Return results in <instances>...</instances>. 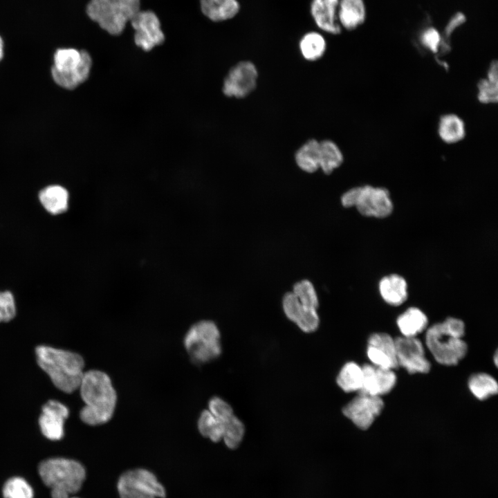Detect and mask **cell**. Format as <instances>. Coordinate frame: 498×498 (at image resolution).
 I'll use <instances>...</instances> for the list:
<instances>
[{
    "label": "cell",
    "mask_w": 498,
    "mask_h": 498,
    "mask_svg": "<svg viewBox=\"0 0 498 498\" xmlns=\"http://www.w3.org/2000/svg\"><path fill=\"white\" fill-rule=\"evenodd\" d=\"M78 389L85 404L80 411L83 423L96 426L111 419L116 407L117 394L105 372L94 369L84 371Z\"/></svg>",
    "instance_id": "1"
},
{
    "label": "cell",
    "mask_w": 498,
    "mask_h": 498,
    "mask_svg": "<svg viewBox=\"0 0 498 498\" xmlns=\"http://www.w3.org/2000/svg\"><path fill=\"white\" fill-rule=\"evenodd\" d=\"M35 351L38 365L55 387L67 394L78 389L84 373V360L79 353L47 345H39Z\"/></svg>",
    "instance_id": "2"
},
{
    "label": "cell",
    "mask_w": 498,
    "mask_h": 498,
    "mask_svg": "<svg viewBox=\"0 0 498 498\" xmlns=\"http://www.w3.org/2000/svg\"><path fill=\"white\" fill-rule=\"evenodd\" d=\"M464 334L463 322L455 317H448L427 329L426 345L439 363L456 365L468 351L467 344L462 339Z\"/></svg>",
    "instance_id": "3"
},
{
    "label": "cell",
    "mask_w": 498,
    "mask_h": 498,
    "mask_svg": "<svg viewBox=\"0 0 498 498\" xmlns=\"http://www.w3.org/2000/svg\"><path fill=\"white\" fill-rule=\"evenodd\" d=\"M38 472L44 483L50 488L52 498L70 497L80 490L86 477L80 462L61 457L42 461Z\"/></svg>",
    "instance_id": "4"
},
{
    "label": "cell",
    "mask_w": 498,
    "mask_h": 498,
    "mask_svg": "<svg viewBox=\"0 0 498 498\" xmlns=\"http://www.w3.org/2000/svg\"><path fill=\"white\" fill-rule=\"evenodd\" d=\"M53 59L52 77L61 87L73 90L88 80L93 59L86 50L59 48L55 51Z\"/></svg>",
    "instance_id": "5"
},
{
    "label": "cell",
    "mask_w": 498,
    "mask_h": 498,
    "mask_svg": "<svg viewBox=\"0 0 498 498\" xmlns=\"http://www.w3.org/2000/svg\"><path fill=\"white\" fill-rule=\"evenodd\" d=\"M140 10V0H91L86 6L89 18L113 35L122 33Z\"/></svg>",
    "instance_id": "6"
},
{
    "label": "cell",
    "mask_w": 498,
    "mask_h": 498,
    "mask_svg": "<svg viewBox=\"0 0 498 498\" xmlns=\"http://www.w3.org/2000/svg\"><path fill=\"white\" fill-rule=\"evenodd\" d=\"M183 344L190 360L198 365L215 360L221 353L220 331L210 320L199 321L191 326Z\"/></svg>",
    "instance_id": "7"
},
{
    "label": "cell",
    "mask_w": 498,
    "mask_h": 498,
    "mask_svg": "<svg viewBox=\"0 0 498 498\" xmlns=\"http://www.w3.org/2000/svg\"><path fill=\"white\" fill-rule=\"evenodd\" d=\"M345 208L355 206L363 216L383 219L393 211V203L389 191L384 187L363 185L351 188L341 197Z\"/></svg>",
    "instance_id": "8"
},
{
    "label": "cell",
    "mask_w": 498,
    "mask_h": 498,
    "mask_svg": "<svg viewBox=\"0 0 498 498\" xmlns=\"http://www.w3.org/2000/svg\"><path fill=\"white\" fill-rule=\"evenodd\" d=\"M120 498H163L165 490L156 476L145 469L123 473L118 482Z\"/></svg>",
    "instance_id": "9"
},
{
    "label": "cell",
    "mask_w": 498,
    "mask_h": 498,
    "mask_svg": "<svg viewBox=\"0 0 498 498\" xmlns=\"http://www.w3.org/2000/svg\"><path fill=\"white\" fill-rule=\"evenodd\" d=\"M257 78L258 71L252 62H239L230 69L225 77L222 92L228 98H245L256 88Z\"/></svg>",
    "instance_id": "10"
},
{
    "label": "cell",
    "mask_w": 498,
    "mask_h": 498,
    "mask_svg": "<svg viewBox=\"0 0 498 498\" xmlns=\"http://www.w3.org/2000/svg\"><path fill=\"white\" fill-rule=\"evenodd\" d=\"M130 22L135 30L134 42L142 50L149 51L164 42L160 22L154 12L139 10Z\"/></svg>",
    "instance_id": "11"
},
{
    "label": "cell",
    "mask_w": 498,
    "mask_h": 498,
    "mask_svg": "<svg viewBox=\"0 0 498 498\" xmlns=\"http://www.w3.org/2000/svg\"><path fill=\"white\" fill-rule=\"evenodd\" d=\"M398 366L409 374H426L431 368L425 356L422 342L416 337H398L394 339Z\"/></svg>",
    "instance_id": "12"
},
{
    "label": "cell",
    "mask_w": 498,
    "mask_h": 498,
    "mask_svg": "<svg viewBox=\"0 0 498 498\" xmlns=\"http://www.w3.org/2000/svg\"><path fill=\"white\" fill-rule=\"evenodd\" d=\"M383 407L380 396L360 393L343 407L342 412L358 428L365 430L371 425Z\"/></svg>",
    "instance_id": "13"
},
{
    "label": "cell",
    "mask_w": 498,
    "mask_h": 498,
    "mask_svg": "<svg viewBox=\"0 0 498 498\" xmlns=\"http://www.w3.org/2000/svg\"><path fill=\"white\" fill-rule=\"evenodd\" d=\"M69 409L61 402L50 399L44 403L38 423L42 434L49 440L58 441L64 435V423Z\"/></svg>",
    "instance_id": "14"
},
{
    "label": "cell",
    "mask_w": 498,
    "mask_h": 498,
    "mask_svg": "<svg viewBox=\"0 0 498 498\" xmlns=\"http://www.w3.org/2000/svg\"><path fill=\"white\" fill-rule=\"evenodd\" d=\"M367 353L376 367L394 369L398 367L395 340L385 333H376L368 340Z\"/></svg>",
    "instance_id": "15"
},
{
    "label": "cell",
    "mask_w": 498,
    "mask_h": 498,
    "mask_svg": "<svg viewBox=\"0 0 498 498\" xmlns=\"http://www.w3.org/2000/svg\"><path fill=\"white\" fill-rule=\"evenodd\" d=\"M362 384L360 394L380 396L391 391L396 382L393 369L365 364L362 366Z\"/></svg>",
    "instance_id": "16"
},
{
    "label": "cell",
    "mask_w": 498,
    "mask_h": 498,
    "mask_svg": "<svg viewBox=\"0 0 498 498\" xmlns=\"http://www.w3.org/2000/svg\"><path fill=\"white\" fill-rule=\"evenodd\" d=\"M339 0H312L311 14L317 26L331 34H340L341 26L337 23L336 10Z\"/></svg>",
    "instance_id": "17"
},
{
    "label": "cell",
    "mask_w": 498,
    "mask_h": 498,
    "mask_svg": "<svg viewBox=\"0 0 498 498\" xmlns=\"http://www.w3.org/2000/svg\"><path fill=\"white\" fill-rule=\"evenodd\" d=\"M378 287L382 298L390 305H401L407 298V282L399 275L391 274L382 277Z\"/></svg>",
    "instance_id": "18"
},
{
    "label": "cell",
    "mask_w": 498,
    "mask_h": 498,
    "mask_svg": "<svg viewBox=\"0 0 498 498\" xmlns=\"http://www.w3.org/2000/svg\"><path fill=\"white\" fill-rule=\"evenodd\" d=\"M68 192L59 185H48L39 193L41 204L48 212L53 215L62 214L68 210Z\"/></svg>",
    "instance_id": "19"
},
{
    "label": "cell",
    "mask_w": 498,
    "mask_h": 498,
    "mask_svg": "<svg viewBox=\"0 0 498 498\" xmlns=\"http://www.w3.org/2000/svg\"><path fill=\"white\" fill-rule=\"evenodd\" d=\"M200 4L203 15L214 21L231 19L240 9L237 0H200Z\"/></svg>",
    "instance_id": "20"
},
{
    "label": "cell",
    "mask_w": 498,
    "mask_h": 498,
    "mask_svg": "<svg viewBox=\"0 0 498 498\" xmlns=\"http://www.w3.org/2000/svg\"><path fill=\"white\" fill-rule=\"evenodd\" d=\"M338 19L347 30H353L365 19L366 11L363 0H339Z\"/></svg>",
    "instance_id": "21"
},
{
    "label": "cell",
    "mask_w": 498,
    "mask_h": 498,
    "mask_svg": "<svg viewBox=\"0 0 498 498\" xmlns=\"http://www.w3.org/2000/svg\"><path fill=\"white\" fill-rule=\"evenodd\" d=\"M437 131L439 138L447 144H454L464 138L465 125L464 121L454 113L442 116L438 122Z\"/></svg>",
    "instance_id": "22"
},
{
    "label": "cell",
    "mask_w": 498,
    "mask_h": 498,
    "mask_svg": "<svg viewBox=\"0 0 498 498\" xmlns=\"http://www.w3.org/2000/svg\"><path fill=\"white\" fill-rule=\"evenodd\" d=\"M396 322L403 336L412 338L426 329L428 320L421 310L410 307L398 316Z\"/></svg>",
    "instance_id": "23"
},
{
    "label": "cell",
    "mask_w": 498,
    "mask_h": 498,
    "mask_svg": "<svg viewBox=\"0 0 498 498\" xmlns=\"http://www.w3.org/2000/svg\"><path fill=\"white\" fill-rule=\"evenodd\" d=\"M295 160L302 171L316 172L320 168V142L315 139L306 141L297 150Z\"/></svg>",
    "instance_id": "24"
},
{
    "label": "cell",
    "mask_w": 498,
    "mask_h": 498,
    "mask_svg": "<svg viewBox=\"0 0 498 498\" xmlns=\"http://www.w3.org/2000/svg\"><path fill=\"white\" fill-rule=\"evenodd\" d=\"M343 160V154L335 142L331 140L320 142V168L325 174H331Z\"/></svg>",
    "instance_id": "25"
},
{
    "label": "cell",
    "mask_w": 498,
    "mask_h": 498,
    "mask_svg": "<svg viewBox=\"0 0 498 498\" xmlns=\"http://www.w3.org/2000/svg\"><path fill=\"white\" fill-rule=\"evenodd\" d=\"M497 61L489 66L486 78L478 82V100L483 104L496 103L498 99V71Z\"/></svg>",
    "instance_id": "26"
},
{
    "label": "cell",
    "mask_w": 498,
    "mask_h": 498,
    "mask_svg": "<svg viewBox=\"0 0 498 498\" xmlns=\"http://www.w3.org/2000/svg\"><path fill=\"white\" fill-rule=\"evenodd\" d=\"M338 386L345 392L360 391L362 384V369L354 362L346 363L337 377Z\"/></svg>",
    "instance_id": "27"
},
{
    "label": "cell",
    "mask_w": 498,
    "mask_h": 498,
    "mask_svg": "<svg viewBox=\"0 0 498 498\" xmlns=\"http://www.w3.org/2000/svg\"><path fill=\"white\" fill-rule=\"evenodd\" d=\"M326 43L324 37L317 32H309L305 34L299 42V49L304 59L315 61L324 53Z\"/></svg>",
    "instance_id": "28"
},
{
    "label": "cell",
    "mask_w": 498,
    "mask_h": 498,
    "mask_svg": "<svg viewBox=\"0 0 498 498\" xmlns=\"http://www.w3.org/2000/svg\"><path fill=\"white\" fill-rule=\"evenodd\" d=\"M468 387L472 394L479 400H484L497 394L498 385L496 380L486 373L475 374L470 378Z\"/></svg>",
    "instance_id": "29"
},
{
    "label": "cell",
    "mask_w": 498,
    "mask_h": 498,
    "mask_svg": "<svg viewBox=\"0 0 498 498\" xmlns=\"http://www.w3.org/2000/svg\"><path fill=\"white\" fill-rule=\"evenodd\" d=\"M197 426L201 434L213 442H219L223 439L224 423L208 409H205L201 413Z\"/></svg>",
    "instance_id": "30"
},
{
    "label": "cell",
    "mask_w": 498,
    "mask_h": 498,
    "mask_svg": "<svg viewBox=\"0 0 498 498\" xmlns=\"http://www.w3.org/2000/svg\"><path fill=\"white\" fill-rule=\"evenodd\" d=\"M245 433L243 423L236 416H232L224 423L223 440L230 449L237 448L241 443Z\"/></svg>",
    "instance_id": "31"
},
{
    "label": "cell",
    "mask_w": 498,
    "mask_h": 498,
    "mask_svg": "<svg viewBox=\"0 0 498 498\" xmlns=\"http://www.w3.org/2000/svg\"><path fill=\"white\" fill-rule=\"evenodd\" d=\"M3 498H33L34 492L30 484L23 478L9 479L3 488Z\"/></svg>",
    "instance_id": "32"
},
{
    "label": "cell",
    "mask_w": 498,
    "mask_h": 498,
    "mask_svg": "<svg viewBox=\"0 0 498 498\" xmlns=\"http://www.w3.org/2000/svg\"><path fill=\"white\" fill-rule=\"evenodd\" d=\"M293 293L297 297L302 305L317 309L318 298L313 284L304 279L297 282L293 286Z\"/></svg>",
    "instance_id": "33"
},
{
    "label": "cell",
    "mask_w": 498,
    "mask_h": 498,
    "mask_svg": "<svg viewBox=\"0 0 498 498\" xmlns=\"http://www.w3.org/2000/svg\"><path fill=\"white\" fill-rule=\"evenodd\" d=\"M208 410L223 423L234 416L231 406L224 400L217 396H214L210 400Z\"/></svg>",
    "instance_id": "34"
},
{
    "label": "cell",
    "mask_w": 498,
    "mask_h": 498,
    "mask_svg": "<svg viewBox=\"0 0 498 498\" xmlns=\"http://www.w3.org/2000/svg\"><path fill=\"white\" fill-rule=\"evenodd\" d=\"M16 315L15 297L10 291L0 292V322H7Z\"/></svg>",
    "instance_id": "35"
},
{
    "label": "cell",
    "mask_w": 498,
    "mask_h": 498,
    "mask_svg": "<svg viewBox=\"0 0 498 498\" xmlns=\"http://www.w3.org/2000/svg\"><path fill=\"white\" fill-rule=\"evenodd\" d=\"M282 306L286 316L295 323L303 308L306 307L301 304L293 292H288L284 295Z\"/></svg>",
    "instance_id": "36"
},
{
    "label": "cell",
    "mask_w": 498,
    "mask_h": 498,
    "mask_svg": "<svg viewBox=\"0 0 498 498\" xmlns=\"http://www.w3.org/2000/svg\"><path fill=\"white\" fill-rule=\"evenodd\" d=\"M441 39L439 33L434 28H428L421 36L422 44L432 53H438L440 50Z\"/></svg>",
    "instance_id": "37"
},
{
    "label": "cell",
    "mask_w": 498,
    "mask_h": 498,
    "mask_svg": "<svg viewBox=\"0 0 498 498\" xmlns=\"http://www.w3.org/2000/svg\"><path fill=\"white\" fill-rule=\"evenodd\" d=\"M465 21V17L461 12L456 14L451 19V20L449 21V23L448 24V26H446V28L445 29V39L441 41L440 50H442L441 51L443 53L448 52V50L449 49V44H448V42H447L448 37L450 36L451 33L454 31V30L456 28V27L461 25Z\"/></svg>",
    "instance_id": "38"
},
{
    "label": "cell",
    "mask_w": 498,
    "mask_h": 498,
    "mask_svg": "<svg viewBox=\"0 0 498 498\" xmlns=\"http://www.w3.org/2000/svg\"><path fill=\"white\" fill-rule=\"evenodd\" d=\"M3 41L0 36V62L3 59Z\"/></svg>",
    "instance_id": "39"
},
{
    "label": "cell",
    "mask_w": 498,
    "mask_h": 498,
    "mask_svg": "<svg viewBox=\"0 0 498 498\" xmlns=\"http://www.w3.org/2000/svg\"><path fill=\"white\" fill-rule=\"evenodd\" d=\"M494 360H495V365L497 366V352H496L495 354Z\"/></svg>",
    "instance_id": "40"
},
{
    "label": "cell",
    "mask_w": 498,
    "mask_h": 498,
    "mask_svg": "<svg viewBox=\"0 0 498 498\" xmlns=\"http://www.w3.org/2000/svg\"><path fill=\"white\" fill-rule=\"evenodd\" d=\"M68 498H79V497H68Z\"/></svg>",
    "instance_id": "41"
}]
</instances>
